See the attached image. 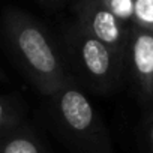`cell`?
Returning a JSON list of instances; mask_svg holds the SVG:
<instances>
[{
	"label": "cell",
	"mask_w": 153,
	"mask_h": 153,
	"mask_svg": "<svg viewBox=\"0 0 153 153\" xmlns=\"http://www.w3.org/2000/svg\"><path fill=\"white\" fill-rule=\"evenodd\" d=\"M47 6H62L63 3H66V0H39Z\"/></svg>",
	"instance_id": "8fae6325"
},
{
	"label": "cell",
	"mask_w": 153,
	"mask_h": 153,
	"mask_svg": "<svg viewBox=\"0 0 153 153\" xmlns=\"http://www.w3.org/2000/svg\"><path fill=\"white\" fill-rule=\"evenodd\" d=\"M138 146L140 153H153V101L143 113L138 125Z\"/></svg>",
	"instance_id": "ba28073f"
},
{
	"label": "cell",
	"mask_w": 153,
	"mask_h": 153,
	"mask_svg": "<svg viewBox=\"0 0 153 153\" xmlns=\"http://www.w3.org/2000/svg\"><path fill=\"white\" fill-rule=\"evenodd\" d=\"M125 71L134 81L141 101H153V30L129 26L125 47Z\"/></svg>",
	"instance_id": "277c9868"
},
{
	"label": "cell",
	"mask_w": 153,
	"mask_h": 153,
	"mask_svg": "<svg viewBox=\"0 0 153 153\" xmlns=\"http://www.w3.org/2000/svg\"><path fill=\"white\" fill-rule=\"evenodd\" d=\"M63 59L72 78L98 95H110L122 81L125 56L72 23L63 35Z\"/></svg>",
	"instance_id": "3957f363"
},
{
	"label": "cell",
	"mask_w": 153,
	"mask_h": 153,
	"mask_svg": "<svg viewBox=\"0 0 153 153\" xmlns=\"http://www.w3.org/2000/svg\"><path fill=\"white\" fill-rule=\"evenodd\" d=\"M74 12L76 23L114 51L125 56L129 26L114 17L102 0H74Z\"/></svg>",
	"instance_id": "5b68a950"
},
{
	"label": "cell",
	"mask_w": 153,
	"mask_h": 153,
	"mask_svg": "<svg viewBox=\"0 0 153 153\" xmlns=\"http://www.w3.org/2000/svg\"><path fill=\"white\" fill-rule=\"evenodd\" d=\"M24 123L23 108L9 98L0 96V137Z\"/></svg>",
	"instance_id": "52a82bcc"
},
{
	"label": "cell",
	"mask_w": 153,
	"mask_h": 153,
	"mask_svg": "<svg viewBox=\"0 0 153 153\" xmlns=\"http://www.w3.org/2000/svg\"><path fill=\"white\" fill-rule=\"evenodd\" d=\"M3 29L15 60L45 98L71 76L62 50L32 15L9 9L3 18Z\"/></svg>",
	"instance_id": "6da1fadb"
},
{
	"label": "cell",
	"mask_w": 153,
	"mask_h": 153,
	"mask_svg": "<svg viewBox=\"0 0 153 153\" xmlns=\"http://www.w3.org/2000/svg\"><path fill=\"white\" fill-rule=\"evenodd\" d=\"M134 24L153 30V0H135Z\"/></svg>",
	"instance_id": "30bf717a"
},
{
	"label": "cell",
	"mask_w": 153,
	"mask_h": 153,
	"mask_svg": "<svg viewBox=\"0 0 153 153\" xmlns=\"http://www.w3.org/2000/svg\"><path fill=\"white\" fill-rule=\"evenodd\" d=\"M102 3L122 23H125L126 26L134 24L135 0H102Z\"/></svg>",
	"instance_id": "9c48e42d"
},
{
	"label": "cell",
	"mask_w": 153,
	"mask_h": 153,
	"mask_svg": "<svg viewBox=\"0 0 153 153\" xmlns=\"http://www.w3.org/2000/svg\"><path fill=\"white\" fill-rule=\"evenodd\" d=\"M0 153H51L44 140L26 123L0 137Z\"/></svg>",
	"instance_id": "8992f818"
},
{
	"label": "cell",
	"mask_w": 153,
	"mask_h": 153,
	"mask_svg": "<svg viewBox=\"0 0 153 153\" xmlns=\"http://www.w3.org/2000/svg\"><path fill=\"white\" fill-rule=\"evenodd\" d=\"M0 78H3V74H2V71H0Z\"/></svg>",
	"instance_id": "7c38bea8"
},
{
	"label": "cell",
	"mask_w": 153,
	"mask_h": 153,
	"mask_svg": "<svg viewBox=\"0 0 153 153\" xmlns=\"http://www.w3.org/2000/svg\"><path fill=\"white\" fill-rule=\"evenodd\" d=\"M47 99L54 134L71 153H114L104 120L72 75Z\"/></svg>",
	"instance_id": "7a4b0ae2"
}]
</instances>
